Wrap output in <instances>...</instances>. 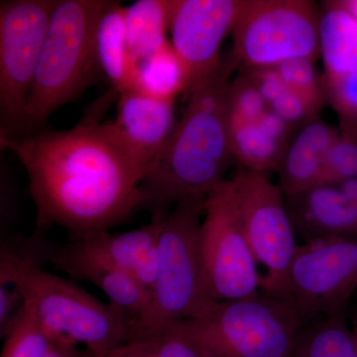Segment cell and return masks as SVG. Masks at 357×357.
<instances>
[{"label": "cell", "mask_w": 357, "mask_h": 357, "mask_svg": "<svg viewBox=\"0 0 357 357\" xmlns=\"http://www.w3.org/2000/svg\"><path fill=\"white\" fill-rule=\"evenodd\" d=\"M109 3L110 0H57L28 96L25 129L20 135L46 126L54 112L102 79L96 62V30Z\"/></svg>", "instance_id": "277c9868"}, {"label": "cell", "mask_w": 357, "mask_h": 357, "mask_svg": "<svg viewBox=\"0 0 357 357\" xmlns=\"http://www.w3.org/2000/svg\"><path fill=\"white\" fill-rule=\"evenodd\" d=\"M204 289L215 302L248 299L261 293V278L249 246L229 178L206 197L199 229Z\"/></svg>", "instance_id": "ba28073f"}, {"label": "cell", "mask_w": 357, "mask_h": 357, "mask_svg": "<svg viewBox=\"0 0 357 357\" xmlns=\"http://www.w3.org/2000/svg\"><path fill=\"white\" fill-rule=\"evenodd\" d=\"M177 122L175 100L130 91L119 96L116 116L107 123L145 177L165 150Z\"/></svg>", "instance_id": "4fadbf2b"}, {"label": "cell", "mask_w": 357, "mask_h": 357, "mask_svg": "<svg viewBox=\"0 0 357 357\" xmlns=\"http://www.w3.org/2000/svg\"><path fill=\"white\" fill-rule=\"evenodd\" d=\"M357 291V238L319 239L298 245L286 302L305 323L347 311Z\"/></svg>", "instance_id": "8fae6325"}, {"label": "cell", "mask_w": 357, "mask_h": 357, "mask_svg": "<svg viewBox=\"0 0 357 357\" xmlns=\"http://www.w3.org/2000/svg\"><path fill=\"white\" fill-rule=\"evenodd\" d=\"M225 102L227 123H256L269 109L245 70L227 84Z\"/></svg>", "instance_id": "484cf974"}, {"label": "cell", "mask_w": 357, "mask_h": 357, "mask_svg": "<svg viewBox=\"0 0 357 357\" xmlns=\"http://www.w3.org/2000/svg\"><path fill=\"white\" fill-rule=\"evenodd\" d=\"M45 263L53 265L75 281H84L100 289L110 304L128 312L134 325L146 316L150 307V292L133 275L107 264L84 258L61 255L48 244Z\"/></svg>", "instance_id": "e0dca14e"}, {"label": "cell", "mask_w": 357, "mask_h": 357, "mask_svg": "<svg viewBox=\"0 0 357 357\" xmlns=\"http://www.w3.org/2000/svg\"><path fill=\"white\" fill-rule=\"evenodd\" d=\"M252 79L268 107L287 89L274 68L243 70Z\"/></svg>", "instance_id": "4dcf8cb0"}, {"label": "cell", "mask_w": 357, "mask_h": 357, "mask_svg": "<svg viewBox=\"0 0 357 357\" xmlns=\"http://www.w3.org/2000/svg\"><path fill=\"white\" fill-rule=\"evenodd\" d=\"M46 357H84V354L77 344L69 340L53 338L50 351Z\"/></svg>", "instance_id": "d6a6232c"}, {"label": "cell", "mask_w": 357, "mask_h": 357, "mask_svg": "<svg viewBox=\"0 0 357 357\" xmlns=\"http://www.w3.org/2000/svg\"><path fill=\"white\" fill-rule=\"evenodd\" d=\"M22 297L20 291L10 285L0 284V335L6 333L21 306Z\"/></svg>", "instance_id": "1f68e13d"}, {"label": "cell", "mask_w": 357, "mask_h": 357, "mask_svg": "<svg viewBox=\"0 0 357 357\" xmlns=\"http://www.w3.org/2000/svg\"><path fill=\"white\" fill-rule=\"evenodd\" d=\"M229 180L249 246L256 261L266 269L261 292L285 301L298 248L285 196L267 174L241 169Z\"/></svg>", "instance_id": "30bf717a"}, {"label": "cell", "mask_w": 357, "mask_h": 357, "mask_svg": "<svg viewBox=\"0 0 357 357\" xmlns=\"http://www.w3.org/2000/svg\"><path fill=\"white\" fill-rule=\"evenodd\" d=\"M354 357H357V337L354 335Z\"/></svg>", "instance_id": "8d00e7d4"}, {"label": "cell", "mask_w": 357, "mask_h": 357, "mask_svg": "<svg viewBox=\"0 0 357 357\" xmlns=\"http://www.w3.org/2000/svg\"><path fill=\"white\" fill-rule=\"evenodd\" d=\"M232 157L245 170L276 172L286 145L268 136L257 123H227Z\"/></svg>", "instance_id": "cb8c5ba5"}, {"label": "cell", "mask_w": 357, "mask_h": 357, "mask_svg": "<svg viewBox=\"0 0 357 357\" xmlns=\"http://www.w3.org/2000/svg\"><path fill=\"white\" fill-rule=\"evenodd\" d=\"M102 357L206 356L178 321L137 333Z\"/></svg>", "instance_id": "7402d4cb"}, {"label": "cell", "mask_w": 357, "mask_h": 357, "mask_svg": "<svg viewBox=\"0 0 357 357\" xmlns=\"http://www.w3.org/2000/svg\"><path fill=\"white\" fill-rule=\"evenodd\" d=\"M231 73L222 63L217 77L185 96L172 137L141 182L136 213L163 220L183 202L206 201L227 180L234 161L225 102Z\"/></svg>", "instance_id": "7a4b0ae2"}, {"label": "cell", "mask_w": 357, "mask_h": 357, "mask_svg": "<svg viewBox=\"0 0 357 357\" xmlns=\"http://www.w3.org/2000/svg\"><path fill=\"white\" fill-rule=\"evenodd\" d=\"M268 107L293 129L318 116L321 109L318 103L288 88Z\"/></svg>", "instance_id": "f546056e"}, {"label": "cell", "mask_w": 357, "mask_h": 357, "mask_svg": "<svg viewBox=\"0 0 357 357\" xmlns=\"http://www.w3.org/2000/svg\"><path fill=\"white\" fill-rule=\"evenodd\" d=\"M294 357H354L347 312L312 319L301 328Z\"/></svg>", "instance_id": "603a6c76"}, {"label": "cell", "mask_w": 357, "mask_h": 357, "mask_svg": "<svg viewBox=\"0 0 357 357\" xmlns=\"http://www.w3.org/2000/svg\"><path fill=\"white\" fill-rule=\"evenodd\" d=\"M119 96L110 89L72 128L44 126L0 140L1 149L24 167L34 236L59 227L69 239L79 238L110 230L136 213L144 173L102 121Z\"/></svg>", "instance_id": "6da1fadb"}, {"label": "cell", "mask_w": 357, "mask_h": 357, "mask_svg": "<svg viewBox=\"0 0 357 357\" xmlns=\"http://www.w3.org/2000/svg\"><path fill=\"white\" fill-rule=\"evenodd\" d=\"M244 0H169L171 45L184 65L185 96L217 77L220 52L232 32Z\"/></svg>", "instance_id": "7c38bea8"}, {"label": "cell", "mask_w": 357, "mask_h": 357, "mask_svg": "<svg viewBox=\"0 0 357 357\" xmlns=\"http://www.w3.org/2000/svg\"><path fill=\"white\" fill-rule=\"evenodd\" d=\"M314 64V61L307 59H296L282 63L274 69L288 89L323 107L326 98L325 88Z\"/></svg>", "instance_id": "83f0119b"}, {"label": "cell", "mask_w": 357, "mask_h": 357, "mask_svg": "<svg viewBox=\"0 0 357 357\" xmlns=\"http://www.w3.org/2000/svg\"><path fill=\"white\" fill-rule=\"evenodd\" d=\"M1 337L4 342L0 357H46L53 342L31 310L23 303Z\"/></svg>", "instance_id": "d4e9b609"}, {"label": "cell", "mask_w": 357, "mask_h": 357, "mask_svg": "<svg viewBox=\"0 0 357 357\" xmlns=\"http://www.w3.org/2000/svg\"><path fill=\"white\" fill-rule=\"evenodd\" d=\"M234 49L227 61L236 69L274 68L287 61H316L319 13L306 0H244L231 32Z\"/></svg>", "instance_id": "52a82bcc"}, {"label": "cell", "mask_w": 357, "mask_h": 357, "mask_svg": "<svg viewBox=\"0 0 357 357\" xmlns=\"http://www.w3.org/2000/svg\"><path fill=\"white\" fill-rule=\"evenodd\" d=\"M323 84L326 98L340 117V130L357 132V73Z\"/></svg>", "instance_id": "f1b7e54d"}, {"label": "cell", "mask_w": 357, "mask_h": 357, "mask_svg": "<svg viewBox=\"0 0 357 357\" xmlns=\"http://www.w3.org/2000/svg\"><path fill=\"white\" fill-rule=\"evenodd\" d=\"M181 323L206 357H294L305 321L292 305L261 292L211 301L199 317Z\"/></svg>", "instance_id": "5b68a950"}, {"label": "cell", "mask_w": 357, "mask_h": 357, "mask_svg": "<svg viewBox=\"0 0 357 357\" xmlns=\"http://www.w3.org/2000/svg\"><path fill=\"white\" fill-rule=\"evenodd\" d=\"M188 79L170 42L136 65L134 91L164 100H176L187 91Z\"/></svg>", "instance_id": "44dd1931"}, {"label": "cell", "mask_w": 357, "mask_h": 357, "mask_svg": "<svg viewBox=\"0 0 357 357\" xmlns=\"http://www.w3.org/2000/svg\"><path fill=\"white\" fill-rule=\"evenodd\" d=\"M163 220H150L147 225L124 232L110 230L54 246L61 255L107 263L133 275L151 291L158 270V244Z\"/></svg>", "instance_id": "5bb4252c"}, {"label": "cell", "mask_w": 357, "mask_h": 357, "mask_svg": "<svg viewBox=\"0 0 357 357\" xmlns=\"http://www.w3.org/2000/svg\"><path fill=\"white\" fill-rule=\"evenodd\" d=\"M96 56L98 70L119 95L134 91L137 63L131 57L126 39V6L112 1L105 9L96 30Z\"/></svg>", "instance_id": "ac0fdd59"}, {"label": "cell", "mask_w": 357, "mask_h": 357, "mask_svg": "<svg viewBox=\"0 0 357 357\" xmlns=\"http://www.w3.org/2000/svg\"><path fill=\"white\" fill-rule=\"evenodd\" d=\"M285 204L294 231L305 243L357 238V206L340 185H318L285 197Z\"/></svg>", "instance_id": "9a60e30c"}, {"label": "cell", "mask_w": 357, "mask_h": 357, "mask_svg": "<svg viewBox=\"0 0 357 357\" xmlns=\"http://www.w3.org/2000/svg\"><path fill=\"white\" fill-rule=\"evenodd\" d=\"M356 178L357 132L340 130L326 155L323 185H340Z\"/></svg>", "instance_id": "4316f807"}, {"label": "cell", "mask_w": 357, "mask_h": 357, "mask_svg": "<svg viewBox=\"0 0 357 357\" xmlns=\"http://www.w3.org/2000/svg\"><path fill=\"white\" fill-rule=\"evenodd\" d=\"M56 3L0 1V140L24 131L28 96Z\"/></svg>", "instance_id": "9c48e42d"}, {"label": "cell", "mask_w": 357, "mask_h": 357, "mask_svg": "<svg viewBox=\"0 0 357 357\" xmlns=\"http://www.w3.org/2000/svg\"><path fill=\"white\" fill-rule=\"evenodd\" d=\"M337 134L319 115L293 131L276 171L284 196L323 185L326 155Z\"/></svg>", "instance_id": "2e32d148"}, {"label": "cell", "mask_w": 357, "mask_h": 357, "mask_svg": "<svg viewBox=\"0 0 357 357\" xmlns=\"http://www.w3.org/2000/svg\"><path fill=\"white\" fill-rule=\"evenodd\" d=\"M204 201L177 204L165 218L159 237L158 270L145 318L133 335L199 317L211 300L206 292L199 257Z\"/></svg>", "instance_id": "8992f818"}, {"label": "cell", "mask_w": 357, "mask_h": 357, "mask_svg": "<svg viewBox=\"0 0 357 357\" xmlns=\"http://www.w3.org/2000/svg\"><path fill=\"white\" fill-rule=\"evenodd\" d=\"M344 6L351 11L352 15L357 20V0H351V1H344Z\"/></svg>", "instance_id": "e575fe53"}, {"label": "cell", "mask_w": 357, "mask_h": 357, "mask_svg": "<svg viewBox=\"0 0 357 357\" xmlns=\"http://www.w3.org/2000/svg\"><path fill=\"white\" fill-rule=\"evenodd\" d=\"M126 29L133 60L149 57L169 42V0H137L126 6Z\"/></svg>", "instance_id": "ffe728a7"}, {"label": "cell", "mask_w": 357, "mask_h": 357, "mask_svg": "<svg viewBox=\"0 0 357 357\" xmlns=\"http://www.w3.org/2000/svg\"><path fill=\"white\" fill-rule=\"evenodd\" d=\"M352 335L357 337V312L352 316Z\"/></svg>", "instance_id": "d590c367"}, {"label": "cell", "mask_w": 357, "mask_h": 357, "mask_svg": "<svg viewBox=\"0 0 357 357\" xmlns=\"http://www.w3.org/2000/svg\"><path fill=\"white\" fill-rule=\"evenodd\" d=\"M340 187L345 192V195L357 206V178L340 185Z\"/></svg>", "instance_id": "836d02e7"}, {"label": "cell", "mask_w": 357, "mask_h": 357, "mask_svg": "<svg viewBox=\"0 0 357 357\" xmlns=\"http://www.w3.org/2000/svg\"><path fill=\"white\" fill-rule=\"evenodd\" d=\"M0 284L20 291L52 338L84 345L89 357L105 356L132 337L134 319L128 312L51 273L10 241L0 248Z\"/></svg>", "instance_id": "3957f363"}, {"label": "cell", "mask_w": 357, "mask_h": 357, "mask_svg": "<svg viewBox=\"0 0 357 357\" xmlns=\"http://www.w3.org/2000/svg\"><path fill=\"white\" fill-rule=\"evenodd\" d=\"M319 49L324 82L357 73V20L344 1L326 2L319 13Z\"/></svg>", "instance_id": "d6986e66"}]
</instances>
